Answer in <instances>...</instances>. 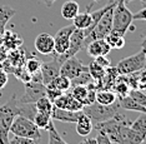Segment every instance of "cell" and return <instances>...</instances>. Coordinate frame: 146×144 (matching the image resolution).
Instances as JSON below:
<instances>
[{
  "label": "cell",
  "mask_w": 146,
  "mask_h": 144,
  "mask_svg": "<svg viewBox=\"0 0 146 144\" xmlns=\"http://www.w3.org/2000/svg\"><path fill=\"white\" fill-rule=\"evenodd\" d=\"M114 9V8H112ZM112 9L109 11H106L102 18L96 23V25L92 28V30L86 35L85 38V45H88V43H90L91 40L95 39H104L112 29Z\"/></svg>",
  "instance_id": "8992f818"
},
{
  "label": "cell",
  "mask_w": 146,
  "mask_h": 144,
  "mask_svg": "<svg viewBox=\"0 0 146 144\" xmlns=\"http://www.w3.org/2000/svg\"><path fill=\"white\" fill-rule=\"evenodd\" d=\"M85 49L88 50V54L91 58H96V56H100V55H108L111 52V46L106 43L105 39L91 40L90 43H88Z\"/></svg>",
  "instance_id": "5bb4252c"
},
{
  "label": "cell",
  "mask_w": 146,
  "mask_h": 144,
  "mask_svg": "<svg viewBox=\"0 0 146 144\" xmlns=\"http://www.w3.org/2000/svg\"><path fill=\"white\" fill-rule=\"evenodd\" d=\"M9 144H38V142L30 138H25V137L14 135L11 139H9Z\"/></svg>",
  "instance_id": "d6a6232c"
},
{
  "label": "cell",
  "mask_w": 146,
  "mask_h": 144,
  "mask_svg": "<svg viewBox=\"0 0 146 144\" xmlns=\"http://www.w3.org/2000/svg\"><path fill=\"white\" fill-rule=\"evenodd\" d=\"M34 45L36 52H39L42 55H51L55 53L54 36H51L48 33H41V34L36 36Z\"/></svg>",
  "instance_id": "8fae6325"
},
{
  "label": "cell",
  "mask_w": 146,
  "mask_h": 144,
  "mask_svg": "<svg viewBox=\"0 0 146 144\" xmlns=\"http://www.w3.org/2000/svg\"><path fill=\"white\" fill-rule=\"evenodd\" d=\"M41 63L42 62H40L39 58L28 59V60H26V64H25V66H26L25 70L28 73H30L31 75L35 74V73H39V72H40V68H41Z\"/></svg>",
  "instance_id": "4dcf8cb0"
},
{
  "label": "cell",
  "mask_w": 146,
  "mask_h": 144,
  "mask_svg": "<svg viewBox=\"0 0 146 144\" xmlns=\"http://www.w3.org/2000/svg\"><path fill=\"white\" fill-rule=\"evenodd\" d=\"M134 20H146V6L134 14Z\"/></svg>",
  "instance_id": "74e56055"
},
{
  "label": "cell",
  "mask_w": 146,
  "mask_h": 144,
  "mask_svg": "<svg viewBox=\"0 0 146 144\" xmlns=\"http://www.w3.org/2000/svg\"><path fill=\"white\" fill-rule=\"evenodd\" d=\"M96 142H98V144H112L111 139L109 138L105 133H102V132H98V135H96Z\"/></svg>",
  "instance_id": "d590c367"
},
{
  "label": "cell",
  "mask_w": 146,
  "mask_h": 144,
  "mask_svg": "<svg viewBox=\"0 0 146 144\" xmlns=\"http://www.w3.org/2000/svg\"><path fill=\"white\" fill-rule=\"evenodd\" d=\"M88 66H85L82 63L76 58V55L74 56H69V58H66L64 60V63H62L61 65V69H60V74L66 76V78L69 79H74L76 78L82 70H85Z\"/></svg>",
  "instance_id": "30bf717a"
},
{
  "label": "cell",
  "mask_w": 146,
  "mask_h": 144,
  "mask_svg": "<svg viewBox=\"0 0 146 144\" xmlns=\"http://www.w3.org/2000/svg\"><path fill=\"white\" fill-rule=\"evenodd\" d=\"M35 106H36V110L38 112H41V113H46V114H51V110H52V102L48 96H41L39 98L38 100L35 102Z\"/></svg>",
  "instance_id": "4316f807"
},
{
  "label": "cell",
  "mask_w": 146,
  "mask_h": 144,
  "mask_svg": "<svg viewBox=\"0 0 146 144\" xmlns=\"http://www.w3.org/2000/svg\"><path fill=\"white\" fill-rule=\"evenodd\" d=\"M80 144H98L96 138H89V139H84Z\"/></svg>",
  "instance_id": "ab89813d"
},
{
  "label": "cell",
  "mask_w": 146,
  "mask_h": 144,
  "mask_svg": "<svg viewBox=\"0 0 146 144\" xmlns=\"http://www.w3.org/2000/svg\"><path fill=\"white\" fill-rule=\"evenodd\" d=\"M88 69H89V73H90V75L92 76V79H94L95 82H98V80L102 79V76L105 75V72H106V69L102 68L101 65H99L98 63L95 62V60H92L90 64H89Z\"/></svg>",
  "instance_id": "f1b7e54d"
},
{
  "label": "cell",
  "mask_w": 146,
  "mask_h": 144,
  "mask_svg": "<svg viewBox=\"0 0 146 144\" xmlns=\"http://www.w3.org/2000/svg\"><path fill=\"white\" fill-rule=\"evenodd\" d=\"M82 112L88 117H90L92 122L99 123V122H104V120L110 119L115 114H117L119 112H121V106L119 104L117 99H116L115 103L109 105H104L98 102H94L89 105L82 106Z\"/></svg>",
  "instance_id": "3957f363"
},
{
  "label": "cell",
  "mask_w": 146,
  "mask_h": 144,
  "mask_svg": "<svg viewBox=\"0 0 146 144\" xmlns=\"http://www.w3.org/2000/svg\"><path fill=\"white\" fill-rule=\"evenodd\" d=\"M92 3L91 4H89L88 9H86V11L84 13H79L78 15L75 16L74 19H72V25L75 26L76 29H81V30H85L88 29L89 26L91 25V8H92Z\"/></svg>",
  "instance_id": "e0dca14e"
},
{
  "label": "cell",
  "mask_w": 146,
  "mask_h": 144,
  "mask_svg": "<svg viewBox=\"0 0 146 144\" xmlns=\"http://www.w3.org/2000/svg\"><path fill=\"white\" fill-rule=\"evenodd\" d=\"M46 95V85L42 82H30L25 83L24 95L20 98V102L24 103H35L41 96Z\"/></svg>",
  "instance_id": "9c48e42d"
},
{
  "label": "cell",
  "mask_w": 146,
  "mask_h": 144,
  "mask_svg": "<svg viewBox=\"0 0 146 144\" xmlns=\"http://www.w3.org/2000/svg\"><path fill=\"white\" fill-rule=\"evenodd\" d=\"M41 1L44 3V4L48 6V8H50V6H52V4H54L56 0H41Z\"/></svg>",
  "instance_id": "60d3db41"
},
{
  "label": "cell",
  "mask_w": 146,
  "mask_h": 144,
  "mask_svg": "<svg viewBox=\"0 0 146 144\" xmlns=\"http://www.w3.org/2000/svg\"><path fill=\"white\" fill-rule=\"evenodd\" d=\"M19 115V99L13 95L5 104L0 105V144H9L10 125Z\"/></svg>",
  "instance_id": "6da1fadb"
},
{
  "label": "cell",
  "mask_w": 146,
  "mask_h": 144,
  "mask_svg": "<svg viewBox=\"0 0 146 144\" xmlns=\"http://www.w3.org/2000/svg\"><path fill=\"white\" fill-rule=\"evenodd\" d=\"M52 104L55 106H58V108L72 110V112H80V110H82V106H84L80 102H78V100L72 96L71 92L70 93L69 92L62 93L61 95H59L58 98L52 102Z\"/></svg>",
  "instance_id": "7c38bea8"
},
{
  "label": "cell",
  "mask_w": 146,
  "mask_h": 144,
  "mask_svg": "<svg viewBox=\"0 0 146 144\" xmlns=\"http://www.w3.org/2000/svg\"><path fill=\"white\" fill-rule=\"evenodd\" d=\"M140 46H141V49H146V35L144 36V39L141 40V44H140Z\"/></svg>",
  "instance_id": "b9f144b4"
},
{
  "label": "cell",
  "mask_w": 146,
  "mask_h": 144,
  "mask_svg": "<svg viewBox=\"0 0 146 144\" xmlns=\"http://www.w3.org/2000/svg\"><path fill=\"white\" fill-rule=\"evenodd\" d=\"M79 10H80V6H79L78 1H75V0H68L61 6V16L66 20H72L79 14Z\"/></svg>",
  "instance_id": "ac0fdd59"
},
{
  "label": "cell",
  "mask_w": 146,
  "mask_h": 144,
  "mask_svg": "<svg viewBox=\"0 0 146 144\" xmlns=\"http://www.w3.org/2000/svg\"><path fill=\"white\" fill-rule=\"evenodd\" d=\"M129 95H130L136 103H139L140 105L146 108V94L144 92H141V90H139V89H131L130 92H129Z\"/></svg>",
  "instance_id": "1f68e13d"
},
{
  "label": "cell",
  "mask_w": 146,
  "mask_h": 144,
  "mask_svg": "<svg viewBox=\"0 0 146 144\" xmlns=\"http://www.w3.org/2000/svg\"><path fill=\"white\" fill-rule=\"evenodd\" d=\"M110 1H115L116 3V1H119V0H110ZM122 1H124L125 4H129V3H131L132 0H122Z\"/></svg>",
  "instance_id": "7bdbcfd3"
},
{
  "label": "cell",
  "mask_w": 146,
  "mask_h": 144,
  "mask_svg": "<svg viewBox=\"0 0 146 144\" xmlns=\"http://www.w3.org/2000/svg\"><path fill=\"white\" fill-rule=\"evenodd\" d=\"M85 34L84 30L81 29H76L72 31V34L70 36V45H69V49L66 52L65 56L69 58V56H74L76 55V53H79L80 50L85 49Z\"/></svg>",
  "instance_id": "4fadbf2b"
},
{
  "label": "cell",
  "mask_w": 146,
  "mask_h": 144,
  "mask_svg": "<svg viewBox=\"0 0 146 144\" xmlns=\"http://www.w3.org/2000/svg\"><path fill=\"white\" fill-rule=\"evenodd\" d=\"M76 124V133L80 137H86L89 135L94 129V124L92 120L90 119V117H88L84 112L80 114V117L78 118V120L75 122Z\"/></svg>",
  "instance_id": "2e32d148"
},
{
  "label": "cell",
  "mask_w": 146,
  "mask_h": 144,
  "mask_svg": "<svg viewBox=\"0 0 146 144\" xmlns=\"http://www.w3.org/2000/svg\"><path fill=\"white\" fill-rule=\"evenodd\" d=\"M131 128L142 139H146V113H141L135 122H131Z\"/></svg>",
  "instance_id": "cb8c5ba5"
},
{
  "label": "cell",
  "mask_w": 146,
  "mask_h": 144,
  "mask_svg": "<svg viewBox=\"0 0 146 144\" xmlns=\"http://www.w3.org/2000/svg\"><path fill=\"white\" fill-rule=\"evenodd\" d=\"M66 59L65 55H59V54H55L52 60L50 62H45V63H41V68H40V72H41V78H42V83L46 85L51 82L55 76H58L60 74V69H61V65L64 63V60Z\"/></svg>",
  "instance_id": "52a82bcc"
},
{
  "label": "cell",
  "mask_w": 146,
  "mask_h": 144,
  "mask_svg": "<svg viewBox=\"0 0 146 144\" xmlns=\"http://www.w3.org/2000/svg\"><path fill=\"white\" fill-rule=\"evenodd\" d=\"M8 84V73L4 69L0 68V90Z\"/></svg>",
  "instance_id": "8d00e7d4"
},
{
  "label": "cell",
  "mask_w": 146,
  "mask_h": 144,
  "mask_svg": "<svg viewBox=\"0 0 146 144\" xmlns=\"http://www.w3.org/2000/svg\"><path fill=\"white\" fill-rule=\"evenodd\" d=\"M117 102L120 104L121 109L132 110V112H139V113H146V108H144L139 103H136L129 94L125 96H121V98H117Z\"/></svg>",
  "instance_id": "d6986e66"
},
{
  "label": "cell",
  "mask_w": 146,
  "mask_h": 144,
  "mask_svg": "<svg viewBox=\"0 0 146 144\" xmlns=\"http://www.w3.org/2000/svg\"><path fill=\"white\" fill-rule=\"evenodd\" d=\"M71 94L72 96L80 102L82 105H89V99H88V88L86 85H76L71 86Z\"/></svg>",
  "instance_id": "d4e9b609"
},
{
  "label": "cell",
  "mask_w": 146,
  "mask_h": 144,
  "mask_svg": "<svg viewBox=\"0 0 146 144\" xmlns=\"http://www.w3.org/2000/svg\"><path fill=\"white\" fill-rule=\"evenodd\" d=\"M112 89H114V92H115V94H116L117 98H121V96L127 95L129 92L131 90V88L127 84V82H126V79L125 80H120V78L119 79L116 78L114 85H112Z\"/></svg>",
  "instance_id": "484cf974"
},
{
  "label": "cell",
  "mask_w": 146,
  "mask_h": 144,
  "mask_svg": "<svg viewBox=\"0 0 146 144\" xmlns=\"http://www.w3.org/2000/svg\"><path fill=\"white\" fill-rule=\"evenodd\" d=\"M75 30L74 25H68L64 28L59 29L56 31V34L54 36V43H55V53L54 54L59 55H65L66 52L69 49L70 45V36L72 34V31Z\"/></svg>",
  "instance_id": "ba28073f"
},
{
  "label": "cell",
  "mask_w": 146,
  "mask_h": 144,
  "mask_svg": "<svg viewBox=\"0 0 146 144\" xmlns=\"http://www.w3.org/2000/svg\"><path fill=\"white\" fill-rule=\"evenodd\" d=\"M94 60L96 63H98L99 65H101L102 68L108 69L109 66H111V62L109 60L108 58H106V55H100V56H96V58H94Z\"/></svg>",
  "instance_id": "e575fe53"
},
{
  "label": "cell",
  "mask_w": 146,
  "mask_h": 144,
  "mask_svg": "<svg viewBox=\"0 0 146 144\" xmlns=\"http://www.w3.org/2000/svg\"><path fill=\"white\" fill-rule=\"evenodd\" d=\"M10 133L13 135L34 139L38 143L41 139L40 129L35 125V123L31 119H28L25 117H20V115H16L14 120H13L10 125Z\"/></svg>",
  "instance_id": "277c9868"
},
{
  "label": "cell",
  "mask_w": 146,
  "mask_h": 144,
  "mask_svg": "<svg viewBox=\"0 0 146 144\" xmlns=\"http://www.w3.org/2000/svg\"><path fill=\"white\" fill-rule=\"evenodd\" d=\"M140 144H146V139H145V140H142V142H141Z\"/></svg>",
  "instance_id": "f6af8a7d"
},
{
  "label": "cell",
  "mask_w": 146,
  "mask_h": 144,
  "mask_svg": "<svg viewBox=\"0 0 146 144\" xmlns=\"http://www.w3.org/2000/svg\"><path fill=\"white\" fill-rule=\"evenodd\" d=\"M117 96H116L114 90H110V89H99L96 92V100L95 102L100 103V104H104V105H109V104H112V103L116 102Z\"/></svg>",
  "instance_id": "44dd1931"
},
{
  "label": "cell",
  "mask_w": 146,
  "mask_h": 144,
  "mask_svg": "<svg viewBox=\"0 0 146 144\" xmlns=\"http://www.w3.org/2000/svg\"><path fill=\"white\" fill-rule=\"evenodd\" d=\"M48 133H49V144H69L60 137V134L58 133V130L55 129L54 123L49 127Z\"/></svg>",
  "instance_id": "f546056e"
},
{
  "label": "cell",
  "mask_w": 146,
  "mask_h": 144,
  "mask_svg": "<svg viewBox=\"0 0 146 144\" xmlns=\"http://www.w3.org/2000/svg\"><path fill=\"white\" fill-rule=\"evenodd\" d=\"M33 122L35 123V125L39 129H45V130H48L49 127L52 124L51 115L46 114V113H41V112H36V114L33 118Z\"/></svg>",
  "instance_id": "7402d4cb"
},
{
  "label": "cell",
  "mask_w": 146,
  "mask_h": 144,
  "mask_svg": "<svg viewBox=\"0 0 146 144\" xmlns=\"http://www.w3.org/2000/svg\"><path fill=\"white\" fill-rule=\"evenodd\" d=\"M62 92L58 89H54V88H49V86H46V96H48L49 99L51 100V102H54V100L58 98L59 95H61Z\"/></svg>",
  "instance_id": "836d02e7"
},
{
  "label": "cell",
  "mask_w": 146,
  "mask_h": 144,
  "mask_svg": "<svg viewBox=\"0 0 146 144\" xmlns=\"http://www.w3.org/2000/svg\"><path fill=\"white\" fill-rule=\"evenodd\" d=\"M115 68L119 75H127L141 72L142 69H145V49H141L134 55L121 59Z\"/></svg>",
  "instance_id": "5b68a950"
},
{
  "label": "cell",
  "mask_w": 146,
  "mask_h": 144,
  "mask_svg": "<svg viewBox=\"0 0 146 144\" xmlns=\"http://www.w3.org/2000/svg\"><path fill=\"white\" fill-rule=\"evenodd\" d=\"M16 14L15 9L9 5H0V31H3L5 25L9 23L13 16Z\"/></svg>",
  "instance_id": "603a6c76"
},
{
  "label": "cell",
  "mask_w": 146,
  "mask_h": 144,
  "mask_svg": "<svg viewBox=\"0 0 146 144\" xmlns=\"http://www.w3.org/2000/svg\"><path fill=\"white\" fill-rule=\"evenodd\" d=\"M134 21V14L127 9L122 0L116 1V5L112 9V34L119 36H125L127 30L131 28Z\"/></svg>",
  "instance_id": "7a4b0ae2"
},
{
  "label": "cell",
  "mask_w": 146,
  "mask_h": 144,
  "mask_svg": "<svg viewBox=\"0 0 146 144\" xmlns=\"http://www.w3.org/2000/svg\"><path fill=\"white\" fill-rule=\"evenodd\" d=\"M46 86L58 89V90H60V92L65 93V92H68V90L71 88V80L69 78H66V76H64V75L59 74L58 76H55V78L52 79L49 84H46Z\"/></svg>",
  "instance_id": "ffe728a7"
},
{
  "label": "cell",
  "mask_w": 146,
  "mask_h": 144,
  "mask_svg": "<svg viewBox=\"0 0 146 144\" xmlns=\"http://www.w3.org/2000/svg\"><path fill=\"white\" fill-rule=\"evenodd\" d=\"M141 3H144V4H146V0H140Z\"/></svg>",
  "instance_id": "bcb514c9"
},
{
  "label": "cell",
  "mask_w": 146,
  "mask_h": 144,
  "mask_svg": "<svg viewBox=\"0 0 146 144\" xmlns=\"http://www.w3.org/2000/svg\"><path fill=\"white\" fill-rule=\"evenodd\" d=\"M145 69H146V49H145Z\"/></svg>",
  "instance_id": "ee69618b"
},
{
  "label": "cell",
  "mask_w": 146,
  "mask_h": 144,
  "mask_svg": "<svg viewBox=\"0 0 146 144\" xmlns=\"http://www.w3.org/2000/svg\"><path fill=\"white\" fill-rule=\"evenodd\" d=\"M91 82H95V80L92 79V76L90 75V73H89V69L86 68L85 70H82V72L76 76V78L71 79V86L86 85V84H89V83H91Z\"/></svg>",
  "instance_id": "83f0119b"
},
{
  "label": "cell",
  "mask_w": 146,
  "mask_h": 144,
  "mask_svg": "<svg viewBox=\"0 0 146 144\" xmlns=\"http://www.w3.org/2000/svg\"><path fill=\"white\" fill-rule=\"evenodd\" d=\"M126 44V42H125V39H124V36H120V38L117 39V42L115 43V46H114V49H122L125 46Z\"/></svg>",
  "instance_id": "f35d334b"
},
{
  "label": "cell",
  "mask_w": 146,
  "mask_h": 144,
  "mask_svg": "<svg viewBox=\"0 0 146 144\" xmlns=\"http://www.w3.org/2000/svg\"><path fill=\"white\" fill-rule=\"evenodd\" d=\"M81 113L82 110H80V112H72V110L61 109L54 105L50 115L52 120H58V122H62V123H75Z\"/></svg>",
  "instance_id": "9a60e30c"
}]
</instances>
